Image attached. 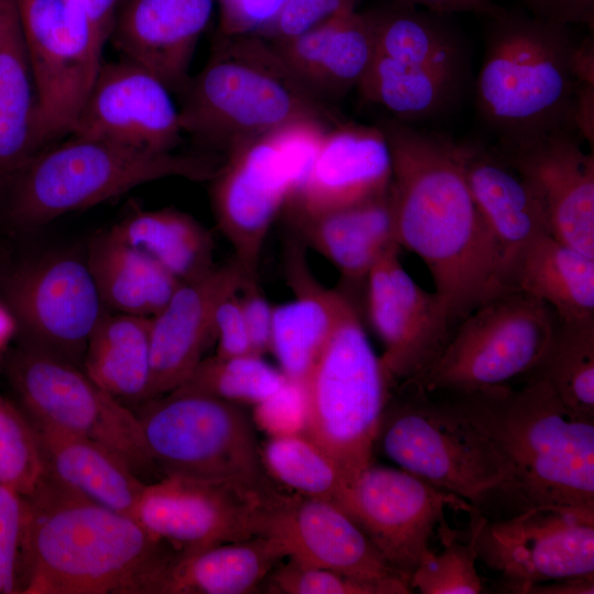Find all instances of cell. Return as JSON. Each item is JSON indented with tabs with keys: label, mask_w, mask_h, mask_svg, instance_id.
I'll list each match as a JSON object with an SVG mask.
<instances>
[{
	"label": "cell",
	"mask_w": 594,
	"mask_h": 594,
	"mask_svg": "<svg viewBox=\"0 0 594 594\" xmlns=\"http://www.w3.org/2000/svg\"><path fill=\"white\" fill-rule=\"evenodd\" d=\"M377 125L391 153L395 241L426 264L458 324L510 289L501 251L471 195L461 143L394 118Z\"/></svg>",
	"instance_id": "cell-1"
},
{
	"label": "cell",
	"mask_w": 594,
	"mask_h": 594,
	"mask_svg": "<svg viewBox=\"0 0 594 594\" xmlns=\"http://www.w3.org/2000/svg\"><path fill=\"white\" fill-rule=\"evenodd\" d=\"M26 502L22 594H148L175 551L133 517L89 501L47 473Z\"/></svg>",
	"instance_id": "cell-2"
},
{
	"label": "cell",
	"mask_w": 594,
	"mask_h": 594,
	"mask_svg": "<svg viewBox=\"0 0 594 594\" xmlns=\"http://www.w3.org/2000/svg\"><path fill=\"white\" fill-rule=\"evenodd\" d=\"M441 393L506 464L513 514L553 507L594 516V417L565 407L535 375L517 388Z\"/></svg>",
	"instance_id": "cell-3"
},
{
	"label": "cell",
	"mask_w": 594,
	"mask_h": 594,
	"mask_svg": "<svg viewBox=\"0 0 594 594\" xmlns=\"http://www.w3.org/2000/svg\"><path fill=\"white\" fill-rule=\"evenodd\" d=\"M178 95L184 134L224 157L287 127L345 121L257 34H217L208 62Z\"/></svg>",
	"instance_id": "cell-4"
},
{
	"label": "cell",
	"mask_w": 594,
	"mask_h": 594,
	"mask_svg": "<svg viewBox=\"0 0 594 594\" xmlns=\"http://www.w3.org/2000/svg\"><path fill=\"white\" fill-rule=\"evenodd\" d=\"M490 20L475 103L497 145L575 130L579 41L571 26L507 10Z\"/></svg>",
	"instance_id": "cell-5"
},
{
	"label": "cell",
	"mask_w": 594,
	"mask_h": 594,
	"mask_svg": "<svg viewBox=\"0 0 594 594\" xmlns=\"http://www.w3.org/2000/svg\"><path fill=\"white\" fill-rule=\"evenodd\" d=\"M220 166L207 156L153 153L72 136L38 152L19 170L11 213L21 224L41 226L153 180H211Z\"/></svg>",
	"instance_id": "cell-6"
},
{
	"label": "cell",
	"mask_w": 594,
	"mask_h": 594,
	"mask_svg": "<svg viewBox=\"0 0 594 594\" xmlns=\"http://www.w3.org/2000/svg\"><path fill=\"white\" fill-rule=\"evenodd\" d=\"M304 384V435L339 466L351 485L374 463L382 417L394 388L351 300Z\"/></svg>",
	"instance_id": "cell-7"
},
{
	"label": "cell",
	"mask_w": 594,
	"mask_h": 594,
	"mask_svg": "<svg viewBox=\"0 0 594 594\" xmlns=\"http://www.w3.org/2000/svg\"><path fill=\"white\" fill-rule=\"evenodd\" d=\"M136 414L146 452L157 472L226 482L271 494L253 421L239 404L176 388Z\"/></svg>",
	"instance_id": "cell-8"
},
{
	"label": "cell",
	"mask_w": 594,
	"mask_h": 594,
	"mask_svg": "<svg viewBox=\"0 0 594 594\" xmlns=\"http://www.w3.org/2000/svg\"><path fill=\"white\" fill-rule=\"evenodd\" d=\"M382 417L376 444L399 469L481 509L504 497L508 470L490 441L441 392L400 388Z\"/></svg>",
	"instance_id": "cell-9"
},
{
	"label": "cell",
	"mask_w": 594,
	"mask_h": 594,
	"mask_svg": "<svg viewBox=\"0 0 594 594\" xmlns=\"http://www.w3.org/2000/svg\"><path fill=\"white\" fill-rule=\"evenodd\" d=\"M553 310L509 289L483 302L455 326L417 387L428 393L510 385L537 367L553 336Z\"/></svg>",
	"instance_id": "cell-10"
},
{
	"label": "cell",
	"mask_w": 594,
	"mask_h": 594,
	"mask_svg": "<svg viewBox=\"0 0 594 594\" xmlns=\"http://www.w3.org/2000/svg\"><path fill=\"white\" fill-rule=\"evenodd\" d=\"M327 129L300 123L262 136L227 155L211 179L217 223L248 276H256L271 226Z\"/></svg>",
	"instance_id": "cell-11"
},
{
	"label": "cell",
	"mask_w": 594,
	"mask_h": 594,
	"mask_svg": "<svg viewBox=\"0 0 594 594\" xmlns=\"http://www.w3.org/2000/svg\"><path fill=\"white\" fill-rule=\"evenodd\" d=\"M7 372L32 421L101 444L139 477L156 471L136 414L75 364L29 343L10 356Z\"/></svg>",
	"instance_id": "cell-12"
},
{
	"label": "cell",
	"mask_w": 594,
	"mask_h": 594,
	"mask_svg": "<svg viewBox=\"0 0 594 594\" xmlns=\"http://www.w3.org/2000/svg\"><path fill=\"white\" fill-rule=\"evenodd\" d=\"M44 142L70 134L105 42L79 0H16Z\"/></svg>",
	"instance_id": "cell-13"
},
{
	"label": "cell",
	"mask_w": 594,
	"mask_h": 594,
	"mask_svg": "<svg viewBox=\"0 0 594 594\" xmlns=\"http://www.w3.org/2000/svg\"><path fill=\"white\" fill-rule=\"evenodd\" d=\"M468 514L476 558L499 575L503 593L594 573V516L553 507L503 519H490L475 506Z\"/></svg>",
	"instance_id": "cell-14"
},
{
	"label": "cell",
	"mask_w": 594,
	"mask_h": 594,
	"mask_svg": "<svg viewBox=\"0 0 594 594\" xmlns=\"http://www.w3.org/2000/svg\"><path fill=\"white\" fill-rule=\"evenodd\" d=\"M278 491V490H277ZM226 483L165 475L144 484L133 518L177 553L263 536L271 497Z\"/></svg>",
	"instance_id": "cell-15"
},
{
	"label": "cell",
	"mask_w": 594,
	"mask_h": 594,
	"mask_svg": "<svg viewBox=\"0 0 594 594\" xmlns=\"http://www.w3.org/2000/svg\"><path fill=\"white\" fill-rule=\"evenodd\" d=\"M472 506L405 470L372 463L350 485L342 512L409 582L444 509L468 513Z\"/></svg>",
	"instance_id": "cell-16"
},
{
	"label": "cell",
	"mask_w": 594,
	"mask_h": 594,
	"mask_svg": "<svg viewBox=\"0 0 594 594\" xmlns=\"http://www.w3.org/2000/svg\"><path fill=\"white\" fill-rule=\"evenodd\" d=\"M364 285L369 320L384 345V369L394 386H417L455 323L439 295L422 289L403 267L396 243L378 257Z\"/></svg>",
	"instance_id": "cell-17"
},
{
	"label": "cell",
	"mask_w": 594,
	"mask_h": 594,
	"mask_svg": "<svg viewBox=\"0 0 594 594\" xmlns=\"http://www.w3.org/2000/svg\"><path fill=\"white\" fill-rule=\"evenodd\" d=\"M8 306L30 344L73 364L103 316V302L86 261L53 255L25 265L7 285Z\"/></svg>",
	"instance_id": "cell-18"
},
{
	"label": "cell",
	"mask_w": 594,
	"mask_h": 594,
	"mask_svg": "<svg viewBox=\"0 0 594 594\" xmlns=\"http://www.w3.org/2000/svg\"><path fill=\"white\" fill-rule=\"evenodd\" d=\"M263 536L284 547L287 558L407 594L409 582L391 568L363 530L333 504L278 491L267 504Z\"/></svg>",
	"instance_id": "cell-19"
},
{
	"label": "cell",
	"mask_w": 594,
	"mask_h": 594,
	"mask_svg": "<svg viewBox=\"0 0 594 594\" xmlns=\"http://www.w3.org/2000/svg\"><path fill=\"white\" fill-rule=\"evenodd\" d=\"M170 94L154 74L128 58L101 63L70 134L170 153L184 135Z\"/></svg>",
	"instance_id": "cell-20"
},
{
	"label": "cell",
	"mask_w": 594,
	"mask_h": 594,
	"mask_svg": "<svg viewBox=\"0 0 594 594\" xmlns=\"http://www.w3.org/2000/svg\"><path fill=\"white\" fill-rule=\"evenodd\" d=\"M583 141L563 129L494 148L540 196L552 237L594 257V157Z\"/></svg>",
	"instance_id": "cell-21"
},
{
	"label": "cell",
	"mask_w": 594,
	"mask_h": 594,
	"mask_svg": "<svg viewBox=\"0 0 594 594\" xmlns=\"http://www.w3.org/2000/svg\"><path fill=\"white\" fill-rule=\"evenodd\" d=\"M391 174L378 125L343 121L322 133L284 209L295 221L354 205L386 193Z\"/></svg>",
	"instance_id": "cell-22"
},
{
	"label": "cell",
	"mask_w": 594,
	"mask_h": 594,
	"mask_svg": "<svg viewBox=\"0 0 594 594\" xmlns=\"http://www.w3.org/2000/svg\"><path fill=\"white\" fill-rule=\"evenodd\" d=\"M248 276L234 260L207 275L180 284L150 327V399L182 386L215 339L219 304L240 290Z\"/></svg>",
	"instance_id": "cell-23"
},
{
	"label": "cell",
	"mask_w": 594,
	"mask_h": 594,
	"mask_svg": "<svg viewBox=\"0 0 594 594\" xmlns=\"http://www.w3.org/2000/svg\"><path fill=\"white\" fill-rule=\"evenodd\" d=\"M216 4L217 0H124L109 40L124 58L179 94Z\"/></svg>",
	"instance_id": "cell-24"
},
{
	"label": "cell",
	"mask_w": 594,
	"mask_h": 594,
	"mask_svg": "<svg viewBox=\"0 0 594 594\" xmlns=\"http://www.w3.org/2000/svg\"><path fill=\"white\" fill-rule=\"evenodd\" d=\"M461 148L471 195L501 251L507 280L513 258L537 238L551 234L543 202L494 147L461 143Z\"/></svg>",
	"instance_id": "cell-25"
},
{
	"label": "cell",
	"mask_w": 594,
	"mask_h": 594,
	"mask_svg": "<svg viewBox=\"0 0 594 594\" xmlns=\"http://www.w3.org/2000/svg\"><path fill=\"white\" fill-rule=\"evenodd\" d=\"M271 44L294 75L331 105L358 89L374 55L370 15L358 10L297 37Z\"/></svg>",
	"instance_id": "cell-26"
},
{
	"label": "cell",
	"mask_w": 594,
	"mask_h": 594,
	"mask_svg": "<svg viewBox=\"0 0 594 594\" xmlns=\"http://www.w3.org/2000/svg\"><path fill=\"white\" fill-rule=\"evenodd\" d=\"M285 558L282 543L268 536L175 552L153 581L150 594L255 593Z\"/></svg>",
	"instance_id": "cell-27"
},
{
	"label": "cell",
	"mask_w": 594,
	"mask_h": 594,
	"mask_svg": "<svg viewBox=\"0 0 594 594\" xmlns=\"http://www.w3.org/2000/svg\"><path fill=\"white\" fill-rule=\"evenodd\" d=\"M290 253L287 271L295 296L274 306L270 351L287 378L304 382L350 299L318 283L298 249Z\"/></svg>",
	"instance_id": "cell-28"
},
{
	"label": "cell",
	"mask_w": 594,
	"mask_h": 594,
	"mask_svg": "<svg viewBox=\"0 0 594 594\" xmlns=\"http://www.w3.org/2000/svg\"><path fill=\"white\" fill-rule=\"evenodd\" d=\"M294 223L350 285L365 284L378 257L396 243L388 190Z\"/></svg>",
	"instance_id": "cell-29"
},
{
	"label": "cell",
	"mask_w": 594,
	"mask_h": 594,
	"mask_svg": "<svg viewBox=\"0 0 594 594\" xmlns=\"http://www.w3.org/2000/svg\"><path fill=\"white\" fill-rule=\"evenodd\" d=\"M32 422L51 477L89 501L134 516L145 483L121 459L85 437Z\"/></svg>",
	"instance_id": "cell-30"
},
{
	"label": "cell",
	"mask_w": 594,
	"mask_h": 594,
	"mask_svg": "<svg viewBox=\"0 0 594 594\" xmlns=\"http://www.w3.org/2000/svg\"><path fill=\"white\" fill-rule=\"evenodd\" d=\"M507 283L548 305L560 321L594 320V257L551 234L537 238L513 258Z\"/></svg>",
	"instance_id": "cell-31"
},
{
	"label": "cell",
	"mask_w": 594,
	"mask_h": 594,
	"mask_svg": "<svg viewBox=\"0 0 594 594\" xmlns=\"http://www.w3.org/2000/svg\"><path fill=\"white\" fill-rule=\"evenodd\" d=\"M367 13L374 55L415 70L468 73L464 43L448 15L394 2Z\"/></svg>",
	"instance_id": "cell-32"
},
{
	"label": "cell",
	"mask_w": 594,
	"mask_h": 594,
	"mask_svg": "<svg viewBox=\"0 0 594 594\" xmlns=\"http://www.w3.org/2000/svg\"><path fill=\"white\" fill-rule=\"evenodd\" d=\"M150 317L105 312L88 339L85 373L121 403L150 399Z\"/></svg>",
	"instance_id": "cell-33"
},
{
	"label": "cell",
	"mask_w": 594,
	"mask_h": 594,
	"mask_svg": "<svg viewBox=\"0 0 594 594\" xmlns=\"http://www.w3.org/2000/svg\"><path fill=\"white\" fill-rule=\"evenodd\" d=\"M86 263L103 305L122 314L151 318L182 284L109 231L94 238Z\"/></svg>",
	"instance_id": "cell-34"
},
{
	"label": "cell",
	"mask_w": 594,
	"mask_h": 594,
	"mask_svg": "<svg viewBox=\"0 0 594 594\" xmlns=\"http://www.w3.org/2000/svg\"><path fill=\"white\" fill-rule=\"evenodd\" d=\"M109 232L151 257L182 284L216 267L210 233L190 215L176 209L136 211Z\"/></svg>",
	"instance_id": "cell-35"
},
{
	"label": "cell",
	"mask_w": 594,
	"mask_h": 594,
	"mask_svg": "<svg viewBox=\"0 0 594 594\" xmlns=\"http://www.w3.org/2000/svg\"><path fill=\"white\" fill-rule=\"evenodd\" d=\"M44 143L18 13L0 42V176L19 172Z\"/></svg>",
	"instance_id": "cell-36"
},
{
	"label": "cell",
	"mask_w": 594,
	"mask_h": 594,
	"mask_svg": "<svg viewBox=\"0 0 594 594\" xmlns=\"http://www.w3.org/2000/svg\"><path fill=\"white\" fill-rule=\"evenodd\" d=\"M530 375L543 380L572 411L594 417V320L569 323L558 319Z\"/></svg>",
	"instance_id": "cell-37"
},
{
	"label": "cell",
	"mask_w": 594,
	"mask_h": 594,
	"mask_svg": "<svg viewBox=\"0 0 594 594\" xmlns=\"http://www.w3.org/2000/svg\"><path fill=\"white\" fill-rule=\"evenodd\" d=\"M261 454L266 472L277 483L343 509L350 484L339 466L307 436L271 437Z\"/></svg>",
	"instance_id": "cell-38"
},
{
	"label": "cell",
	"mask_w": 594,
	"mask_h": 594,
	"mask_svg": "<svg viewBox=\"0 0 594 594\" xmlns=\"http://www.w3.org/2000/svg\"><path fill=\"white\" fill-rule=\"evenodd\" d=\"M286 378L279 369L265 362L261 355H215L202 359L178 388L255 406L273 395Z\"/></svg>",
	"instance_id": "cell-39"
},
{
	"label": "cell",
	"mask_w": 594,
	"mask_h": 594,
	"mask_svg": "<svg viewBox=\"0 0 594 594\" xmlns=\"http://www.w3.org/2000/svg\"><path fill=\"white\" fill-rule=\"evenodd\" d=\"M47 475L36 428L0 395V485L31 496Z\"/></svg>",
	"instance_id": "cell-40"
},
{
	"label": "cell",
	"mask_w": 594,
	"mask_h": 594,
	"mask_svg": "<svg viewBox=\"0 0 594 594\" xmlns=\"http://www.w3.org/2000/svg\"><path fill=\"white\" fill-rule=\"evenodd\" d=\"M442 549H429L409 579L411 590L422 594H479L484 591L475 562V538L462 541L449 529L444 519L439 524Z\"/></svg>",
	"instance_id": "cell-41"
},
{
	"label": "cell",
	"mask_w": 594,
	"mask_h": 594,
	"mask_svg": "<svg viewBox=\"0 0 594 594\" xmlns=\"http://www.w3.org/2000/svg\"><path fill=\"white\" fill-rule=\"evenodd\" d=\"M264 585L267 593L279 594H387L380 585L290 558L271 572Z\"/></svg>",
	"instance_id": "cell-42"
},
{
	"label": "cell",
	"mask_w": 594,
	"mask_h": 594,
	"mask_svg": "<svg viewBox=\"0 0 594 594\" xmlns=\"http://www.w3.org/2000/svg\"><path fill=\"white\" fill-rule=\"evenodd\" d=\"M360 0H286L257 35L271 43L288 41L352 10Z\"/></svg>",
	"instance_id": "cell-43"
},
{
	"label": "cell",
	"mask_w": 594,
	"mask_h": 594,
	"mask_svg": "<svg viewBox=\"0 0 594 594\" xmlns=\"http://www.w3.org/2000/svg\"><path fill=\"white\" fill-rule=\"evenodd\" d=\"M253 420L271 437L304 435L307 425L304 382L286 378L273 395L255 405Z\"/></svg>",
	"instance_id": "cell-44"
},
{
	"label": "cell",
	"mask_w": 594,
	"mask_h": 594,
	"mask_svg": "<svg viewBox=\"0 0 594 594\" xmlns=\"http://www.w3.org/2000/svg\"><path fill=\"white\" fill-rule=\"evenodd\" d=\"M25 513V498L0 485V594L19 593Z\"/></svg>",
	"instance_id": "cell-45"
},
{
	"label": "cell",
	"mask_w": 594,
	"mask_h": 594,
	"mask_svg": "<svg viewBox=\"0 0 594 594\" xmlns=\"http://www.w3.org/2000/svg\"><path fill=\"white\" fill-rule=\"evenodd\" d=\"M286 0H217V34H258L276 16Z\"/></svg>",
	"instance_id": "cell-46"
},
{
	"label": "cell",
	"mask_w": 594,
	"mask_h": 594,
	"mask_svg": "<svg viewBox=\"0 0 594 594\" xmlns=\"http://www.w3.org/2000/svg\"><path fill=\"white\" fill-rule=\"evenodd\" d=\"M252 350L263 355L271 350L274 306L262 294L256 276L246 277L238 293Z\"/></svg>",
	"instance_id": "cell-47"
},
{
	"label": "cell",
	"mask_w": 594,
	"mask_h": 594,
	"mask_svg": "<svg viewBox=\"0 0 594 594\" xmlns=\"http://www.w3.org/2000/svg\"><path fill=\"white\" fill-rule=\"evenodd\" d=\"M238 293L226 297L216 311L215 339L218 341V356L254 354Z\"/></svg>",
	"instance_id": "cell-48"
},
{
	"label": "cell",
	"mask_w": 594,
	"mask_h": 594,
	"mask_svg": "<svg viewBox=\"0 0 594 594\" xmlns=\"http://www.w3.org/2000/svg\"><path fill=\"white\" fill-rule=\"evenodd\" d=\"M535 18L593 29L594 0H518Z\"/></svg>",
	"instance_id": "cell-49"
},
{
	"label": "cell",
	"mask_w": 594,
	"mask_h": 594,
	"mask_svg": "<svg viewBox=\"0 0 594 594\" xmlns=\"http://www.w3.org/2000/svg\"><path fill=\"white\" fill-rule=\"evenodd\" d=\"M389 2L416 7L443 15L475 13L488 19H495L506 10L492 0H389Z\"/></svg>",
	"instance_id": "cell-50"
},
{
	"label": "cell",
	"mask_w": 594,
	"mask_h": 594,
	"mask_svg": "<svg viewBox=\"0 0 594 594\" xmlns=\"http://www.w3.org/2000/svg\"><path fill=\"white\" fill-rule=\"evenodd\" d=\"M594 573L537 583L527 586L521 594H593Z\"/></svg>",
	"instance_id": "cell-51"
},
{
	"label": "cell",
	"mask_w": 594,
	"mask_h": 594,
	"mask_svg": "<svg viewBox=\"0 0 594 594\" xmlns=\"http://www.w3.org/2000/svg\"><path fill=\"white\" fill-rule=\"evenodd\" d=\"M106 43L111 35L119 0H79Z\"/></svg>",
	"instance_id": "cell-52"
},
{
	"label": "cell",
	"mask_w": 594,
	"mask_h": 594,
	"mask_svg": "<svg viewBox=\"0 0 594 594\" xmlns=\"http://www.w3.org/2000/svg\"><path fill=\"white\" fill-rule=\"evenodd\" d=\"M18 327L16 318L10 307L0 302V346L13 337Z\"/></svg>",
	"instance_id": "cell-53"
},
{
	"label": "cell",
	"mask_w": 594,
	"mask_h": 594,
	"mask_svg": "<svg viewBox=\"0 0 594 594\" xmlns=\"http://www.w3.org/2000/svg\"><path fill=\"white\" fill-rule=\"evenodd\" d=\"M16 0H0V42L10 22L18 15Z\"/></svg>",
	"instance_id": "cell-54"
}]
</instances>
